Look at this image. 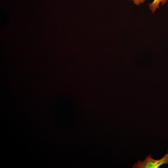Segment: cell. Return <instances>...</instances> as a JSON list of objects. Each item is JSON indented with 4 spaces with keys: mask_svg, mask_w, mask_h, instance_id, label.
Returning <instances> with one entry per match:
<instances>
[{
    "mask_svg": "<svg viewBox=\"0 0 168 168\" xmlns=\"http://www.w3.org/2000/svg\"><path fill=\"white\" fill-rule=\"evenodd\" d=\"M134 4L137 6H139L141 4L143 3L145 0H131Z\"/></svg>",
    "mask_w": 168,
    "mask_h": 168,
    "instance_id": "3957f363",
    "label": "cell"
},
{
    "mask_svg": "<svg viewBox=\"0 0 168 168\" xmlns=\"http://www.w3.org/2000/svg\"><path fill=\"white\" fill-rule=\"evenodd\" d=\"M168 0H154L151 3L148 5L149 8L152 13H154L159 8L160 4L164 5L167 2Z\"/></svg>",
    "mask_w": 168,
    "mask_h": 168,
    "instance_id": "7a4b0ae2",
    "label": "cell"
},
{
    "mask_svg": "<svg viewBox=\"0 0 168 168\" xmlns=\"http://www.w3.org/2000/svg\"><path fill=\"white\" fill-rule=\"evenodd\" d=\"M165 156H166L168 161V151H167V153L166 154V155H165Z\"/></svg>",
    "mask_w": 168,
    "mask_h": 168,
    "instance_id": "277c9868",
    "label": "cell"
},
{
    "mask_svg": "<svg viewBox=\"0 0 168 168\" xmlns=\"http://www.w3.org/2000/svg\"><path fill=\"white\" fill-rule=\"evenodd\" d=\"M168 164V161L165 156L161 159L156 160L153 159L151 155L147 156L142 161H138L133 166L134 168H157L164 164Z\"/></svg>",
    "mask_w": 168,
    "mask_h": 168,
    "instance_id": "6da1fadb",
    "label": "cell"
}]
</instances>
